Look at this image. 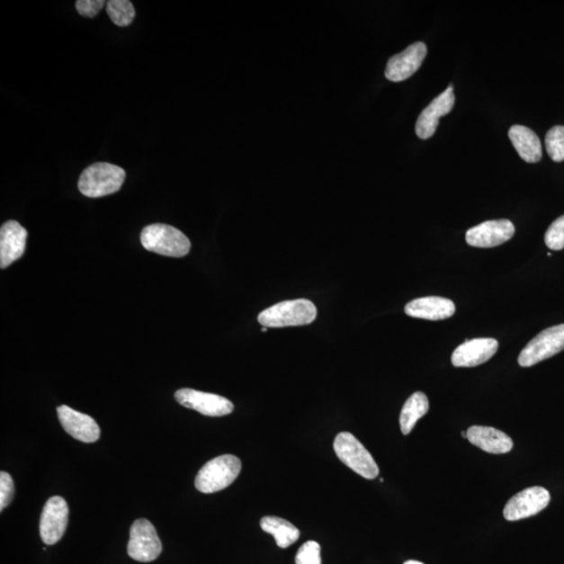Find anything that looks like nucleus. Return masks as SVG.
<instances>
[{"instance_id":"29","label":"nucleus","mask_w":564,"mask_h":564,"mask_svg":"<svg viewBox=\"0 0 564 564\" xmlns=\"http://www.w3.org/2000/svg\"><path fill=\"white\" fill-rule=\"evenodd\" d=\"M461 434L463 438H468V433L462 432Z\"/></svg>"},{"instance_id":"8","label":"nucleus","mask_w":564,"mask_h":564,"mask_svg":"<svg viewBox=\"0 0 564 564\" xmlns=\"http://www.w3.org/2000/svg\"><path fill=\"white\" fill-rule=\"evenodd\" d=\"M175 399L181 406L203 414L205 416H225L235 410V406L229 399L220 395L201 392L193 389H180L175 393Z\"/></svg>"},{"instance_id":"21","label":"nucleus","mask_w":564,"mask_h":564,"mask_svg":"<svg viewBox=\"0 0 564 564\" xmlns=\"http://www.w3.org/2000/svg\"><path fill=\"white\" fill-rule=\"evenodd\" d=\"M261 527L275 538L277 546L287 549L300 540V533L294 524L276 516H265L262 518Z\"/></svg>"},{"instance_id":"14","label":"nucleus","mask_w":564,"mask_h":564,"mask_svg":"<svg viewBox=\"0 0 564 564\" xmlns=\"http://www.w3.org/2000/svg\"><path fill=\"white\" fill-rule=\"evenodd\" d=\"M455 102L456 97L453 94L452 84H451L445 92L434 99L419 115L415 132L420 139H429L436 133L439 119L452 112Z\"/></svg>"},{"instance_id":"4","label":"nucleus","mask_w":564,"mask_h":564,"mask_svg":"<svg viewBox=\"0 0 564 564\" xmlns=\"http://www.w3.org/2000/svg\"><path fill=\"white\" fill-rule=\"evenodd\" d=\"M242 470V462L233 455H223L210 460L200 470L194 481L202 494H215L236 481Z\"/></svg>"},{"instance_id":"7","label":"nucleus","mask_w":564,"mask_h":564,"mask_svg":"<svg viewBox=\"0 0 564 564\" xmlns=\"http://www.w3.org/2000/svg\"><path fill=\"white\" fill-rule=\"evenodd\" d=\"M162 552V543L157 529L150 521L139 518L130 530L128 555L139 562L157 560Z\"/></svg>"},{"instance_id":"27","label":"nucleus","mask_w":564,"mask_h":564,"mask_svg":"<svg viewBox=\"0 0 564 564\" xmlns=\"http://www.w3.org/2000/svg\"><path fill=\"white\" fill-rule=\"evenodd\" d=\"M105 5L103 0H77L76 3V11L84 17L93 18L99 14Z\"/></svg>"},{"instance_id":"25","label":"nucleus","mask_w":564,"mask_h":564,"mask_svg":"<svg viewBox=\"0 0 564 564\" xmlns=\"http://www.w3.org/2000/svg\"><path fill=\"white\" fill-rule=\"evenodd\" d=\"M296 564H321V548L319 543L310 541L303 543L298 550Z\"/></svg>"},{"instance_id":"13","label":"nucleus","mask_w":564,"mask_h":564,"mask_svg":"<svg viewBox=\"0 0 564 564\" xmlns=\"http://www.w3.org/2000/svg\"><path fill=\"white\" fill-rule=\"evenodd\" d=\"M58 418L69 436L83 443H94L101 437V429L96 421L87 414L75 411L67 406L57 408Z\"/></svg>"},{"instance_id":"30","label":"nucleus","mask_w":564,"mask_h":564,"mask_svg":"<svg viewBox=\"0 0 564 564\" xmlns=\"http://www.w3.org/2000/svg\"><path fill=\"white\" fill-rule=\"evenodd\" d=\"M267 330H268V327H263L262 328V332H264V333L267 332Z\"/></svg>"},{"instance_id":"22","label":"nucleus","mask_w":564,"mask_h":564,"mask_svg":"<svg viewBox=\"0 0 564 564\" xmlns=\"http://www.w3.org/2000/svg\"><path fill=\"white\" fill-rule=\"evenodd\" d=\"M106 8L110 19L119 27H128L134 21L135 9L132 3L128 0H110Z\"/></svg>"},{"instance_id":"6","label":"nucleus","mask_w":564,"mask_h":564,"mask_svg":"<svg viewBox=\"0 0 564 564\" xmlns=\"http://www.w3.org/2000/svg\"><path fill=\"white\" fill-rule=\"evenodd\" d=\"M564 350V324L549 327L531 340L518 356V364L531 367Z\"/></svg>"},{"instance_id":"23","label":"nucleus","mask_w":564,"mask_h":564,"mask_svg":"<svg viewBox=\"0 0 564 564\" xmlns=\"http://www.w3.org/2000/svg\"><path fill=\"white\" fill-rule=\"evenodd\" d=\"M546 148L551 159L564 161V126L551 128L546 135Z\"/></svg>"},{"instance_id":"16","label":"nucleus","mask_w":564,"mask_h":564,"mask_svg":"<svg viewBox=\"0 0 564 564\" xmlns=\"http://www.w3.org/2000/svg\"><path fill=\"white\" fill-rule=\"evenodd\" d=\"M498 349V342L492 338H479L466 341L456 348L452 355L455 367H477L484 364L494 356Z\"/></svg>"},{"instance_id":"9","label":"nucleus","mask_w":564,"mask_h":564,"mask_svg":"<svg viewBox=\"0 0 564 564\" xmlns=\"http://www.w3.org/2000/svg\"><path fill=\"white\" fill-rule=\"evenodd\" d=\"M551 501L550 492L540 486L518 492L504 508V517L509 522L524 520L540 514Z\"/></svg>"},{"instance_id":"15","label":"nucleus","mask_w":564,"mask_h":564,"mask_svg":"<svg viewBox=\"0 0 564 564\" xmlns=\"http://www.w3.org/2000/svg\"><path fill=\"white\" fill-rule=\"evenodd\" d=\"M28 231L16 220H8L0 229V267L8 268L23 255Z\"/></svg>"},{"instance_id":"11","label":"nucleus","mask_w":564,"mask_h":564,"mask_svg":"<svg viewBox=\"0 0 564 564\" xmlns=\"http://www.w3.org/2000/svg\"><path fill=\"white\" fill-rule=\"evenodd\" d=\"M515 227L509 219L488 220L466 232V243L471 247L494 248L515 236Z\"/></svg>"},{"instance_id":"17","label":"nucleus","mask_w":564,"mask_h":564,"mask_svg":"<svg viewBox=\"0 0 564 564\" xmlns=\"http://www.w3.org/2000/svg\"><path fill=\"white\" fill-rule=\"evenodd\" d=\"M407 316L418 319L439 321L451 318L456 312L455 303L447 298L430 296L417 298L405 308Z\"/></svg>"},{"instance_id":"2","label":"nucleus","mask_w":564,"mask_h":564,"mask_svg":"<svg viewBox=\"0 0 564 564\" xmlns=\"http://www.w3.org/2000/svg\"><path fill=\"white\" fill-rule=\"evenodd\" d=\"M317 314V308L310 300H288L264 309L258 315V322L264 327H302L313 323Z\"/></svg>"},{"instance_id":"1","label":"nucleus","mask_w":564,"mask_h":564,"mask_svg":"<svg viewBox=\"0 0 564 564\" xmlns=\"http://www.w3.org/2000/svg\"><path fill=\"white\" fill-rule=\"evenodd\" d=\"M125 179L124 168L108 162H97L84 170L77 186L84 196L101 198L119 192Z\"/></svg>"},{"instance_id":"10","label":"nucleus","mask_w":564,"mask_h":564,"mask_svg":"<svg viewBox=\"0 0 564 564\" xmlns=\"http://www.w3.org/2000/svg\"><path fill=\"white\" fill-rule=\"evenodd\" d=\"M69 508L61 497H53L45 504L40 518V536L44 543L53 546L61 541L68 524Z\"/></svg>"},{"instance_id":"18","label":"nucleus","mask_w":564,"mask_h":564,"mask_svg":"<svg viewBox=\"0 0 564 564\" xmlns=\"http://www.w3.org/2000/svg\"><path fill=\"white\" fill-rule=\"evenodd\" d=\"M468 439L473 445L486 452L507 453L514 447L512 439L500 430L490 426L473 425L468 431Z\"/></svg>"},{"instance_id":"26","label":"nucleus","mask_w":564,"mask_h":564,"mask_svg":"<svg viewBox=\"0 0 564 564\" xmlns=\"http://www.w3.org/2000/svg\"><path fill=\"white\" fill-rule=\"evenodd\" d=\"M14 482L8 472H0V511L11 504L14 497Z\"/></svg>"},{"instance_id":"19","label":"nucleus","mask_w":564,"mask_h":564,"mask_svg":"<svg viewBox=\"0 0 564 564\" xmlns=\"http://www.w3.org/2000/svg\"><path fill=\"white\" fill-rule=\"evenodd\" d=\"M508 135L512 145L523 160L528 164H536L542 159V142L533 130L515 125L510 128Z\"/></svg>"},{"instance_id":"20","label":"nucleus","mask_w":564,"mask_h":564,"mask_svg":"<svg viewBox=\"0 0 564 564\" xmlns=\"http://www.w3.org/2000/svg\"><path fill=\"white\" fill-rule=\"evenodd\" d=\"M429 399L423 392H415L407 398L399 417L400 430L404 435L412 432L417 421L429 412Z\"/></svg>"},{"instance_id":"24","label":"nucleus","mask_w":564,"mask_h":564,"mask_svg":"<svg viewBox=\"0 0 564 564\" xmlns=\"http://www.w3.org/2000/svg\"><path fill=\"white\" fill-rule=\"evenodd\" d=\"M544 242L550 249L560 251L564 248V216L554 220L549 227Z\"/></svg>"},{"instance_id":"5","label":"nucleus","mask_w":564,"mask_h":564,"mask_svg":"<svg viewBox=\"0 0 564 564\" xmlns=\"http://www.w3.org/2000/svg\"><path fill=\"white\" fill-rule=\"evenodd\" d=\"M334 450L341 461L361 477L372 479L379 476V466L372 453L353 434L340 433L335 439Z\"/></svg>"},{"instance_id":"28","label":"nucleus","mask_w":564,"mask_h":564,"mask_svg":"<svg viewBox=\"0 0 564 564\" xmlns=\"http://www.w3.org/2000/svg\"><path fill=\"white\" fill-rule=\"evenodd\" d=\"M405 564H424V563H421L419 561H415V560H408L405 562Z\"/></svg>"},{"instance_id":"3","label":"nucleus","mask_w":564,"mask_h":564,"mask_svg":"<svg viewBox=\"0 0 564 564\" xmlns=\"http://www.w3.org/2000/svg\"><path fill=\"white\" fill-rule=\"evenodd\" d=\"M140 242L146 250L168 257H184L192 247L183 231L166 224L147 226L141 231Z\"/></svg>"},{"instance_id":"12","label":"nucleus","mask_w":564,"mask_h":564,"mask_svg":"<svg viewBox=\"0 0 564 564\" xmlns=\"http://www.w3.org/2000/svg\"><path fill=\"white\" fill-rule=\"evenodd\" d=\"M427 54L424 42H415L401 53L389 59L385 76L389 81L403 82L411 77L423 65Z\"/></svg>"}]
</instances>
